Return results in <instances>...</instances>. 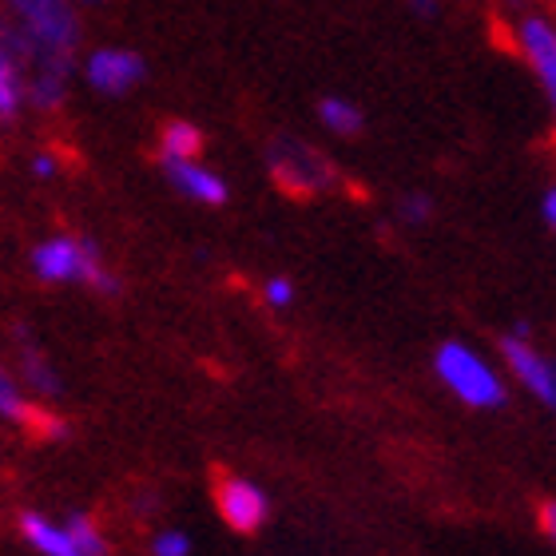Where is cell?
Returning a JSON list of instances; mask_svg holds the SVG:
<instances>
[{"instance_id": "cell-1", "label": "cell", "mask_w": 556, "mask_h": 556, "mask_svg": "<svg viewBox=\"0 0 556 556\" xmlns=\"http://www.w3.org/2000/svg\"><path fill=\"white\" fill-rule=\"evenodd\" d=\"M9 21L0 28V52L33 72H76L80 12L76 0H4Z\"/></svg>"}, {"instance_id": "cell-2", "label": "cell", "mask_w": 556, "mask_h": 556, "mask_svg": "<svg viewBox=\"0 0 556 556\" xmlns=\"http://www.w3.org/2000/svg\"><path fill=\"white\" fill-rule=\"evenodd\" d=\"M33 275L40 282H84L96 294H119L116 275L104 267L100 247L92 239H72V235H56L45 243L33 247Z\"/></svg>"}, {"instance_id": "cell-3", "label": "cell", "mask_w": 556, "mask_h": 556, "mask_svg": "<svg viewBox=\"0 0 556 556\" xmlns=\"http://www.w3.org/2000/svg\"><path fill=\"white\" fill-rule=\"evenodd\" d=\"M267 172L282 191L290 195H323L338 187L334 160H326L323 151L294 136H278L267 143Z\"/></svg>"}, {"instance_id": "cell-4", "label": "cell", "mask_w": 556, "mask_h": 556, "mask_svg": "<svg viewBox=\"0 0 556 556\" xmlns=\"http://www.w3.org/2000/svg\"><path fill=\"white\" fill-rule=\"evenodd\" d=\"M433 370H438V378L445 382V390L462 397L465 406H473V409L505 406V382H501V374L493 370L485 358H477L465 342H445V346H438Z\"/></svg>"}, {"instance_id": "cell-5", "label": "cell", "mask_w": 556, "mask_h": 556, "mask_svg": "<svg viewBox=\"0 0 556 556\" xmlns=\"http://www.w3.org/2000/svg\"><path fill=\"white\" fill-rule=\"evenodd\" d=\"M513 45L529 60V68L545 88V100L556 119V24L548 21L545 12H525V16L513 21Z\"/></svg>"}, {"instance_id": "cell-6", "label": "cell", "mask_w": 556, "mask_h": 556, "mask_svg": "<svg viewBox=\"0 0 556 556\" xmlns=\"http://www.w3.org/2000/svg\"><path fill=\"white\" fill-rule=\"evenodd\" d=\"M84 80L88 88L100 96H128L143 76H148V64L139 52L131 48H96L84 56Z\"/></svg>"}, {"instance_id": "cell-7", "label": "cell", "mask_w": 556, "mask_h": 556, "mask_svg": "<svg viewBox=\"0 0 556 556\" xmlns=\"http://www.w3.org/2000/svg\"><path fill=\"white\" fill-rule=\"evenodd\" d=\"M501 358H505V366L521 378L525 390H529L541 406H548L556 414V366L545 354H536V350L529 346V326H521V330L509 338H501Z\"/></svg>"}, {"instance_id": "cell-8", "label": "cell", "mask_w": 556, "mask_h": 556, "mask_svg": "<svg viewBox=\"0 0 556 556\" xmlns=\"http://www.w3.org/2000/svg\"><path fill=\"white\" fill-rule=\"evenodd\" d=\"M215 505H219V517L231 525L235 533H258L263 521H267V493L243 477H219L215 485Z\"/></svg>"}, {"instance_id": "cell-9", "label": "cell", "mask_w": 556, "mask_h": 556, "mask_svg": "<svg viewBox=\"0 0 556 556\" xmlns=\"http://www.w3.org/2000/svg\"><path fill=\"white\" fill-rule=\"evenodd\" d=\"M163 172H167V184H172L179 195L195 199V203H207V207L227 203V184H223V175L203 167L199 160H163Z\"/></svg>"}, {"instance_id": "cell-10", "label": "cell", "mask_w": 556, "mask_h": 556, "mask_svg": "<svg viewBox=\"0 0 556 556\" xmlns=\"http://www.w3.org/2000/svg\"><path fill=\"white\" fill-rule=\"evenodd\" d=\"M16 529H21V536L40 556H84L68 525L48 521L40 513H21V517H16Z\"/></svg>"}, {"instance_id": "cell-11", "label": "cell", "mask_w": 556, "mask_h": 556, "mask_svg": "<svg viewBox=\"0 0 556 556\" xmlns=\"http://www.w3.org/2000/svg\"><path fill=\"white\" fill-rule=\"evenodd\" d=\"M16 338H21V358H16V370H21V378L28 386H33L40 397H60V378H56V366L40 354V350L33 346V334L24 330V326H16Z\"/></svg>"}, {"instance_id": "cell-12", "label": "cell", "mask_w": 556, "mask_h": 556, "mask_svg": "<svg viewBox=\"0 0 556 556\" xmlns=\"http://www.w3.org/2000/svg\"><path fill=\"white\" fill-rule=\"evenodd\" d=\"M24 108H28V68L16 56L0 52V119L16 124Z\"/></svg>"}, {"instance_id": "cell-13", "label": "cell", "mask_w": 556, "mask_h": 556, "mask_svg": "<svg viewBox=\"0 0 556 556\" xmlns=\"http://www.w3.org/2000/svg\"><path fill=\"white\" fill-rule=\"evenodd\" d=\"M318 119H323V128L330 131V136H358L362 128H366V116H362V108L354 104V100H346V96H326L323 104H318Z\"/></svg>"}, {"instance_id": "cell-14", "label": "cell", "mask_w": 556, "mask_h": 556, "mask_svg": "<svg viewBox=\"0 0 556 556\" xmlns=\"http://www.w3.org/2000/svg\"><path fill=\"white\" fill-rule=\"evenodd\" d=\"M72 72H33L28 76V108L36 112H60L68 100Z\"/></svg>"}, {"instance_id": "cell-15", "label": "cell", "mask_w": 556, "mask_h": 556, "mask_svg": "<svg viewBox=\"0 0 556 556\" xmlns=\"http://www.w3.org/2000/svg\"><path fill=\"white\" fill-rule=\"evenodd\" d=\"M203 151V131L187 119H172L160 131V160H199Z\"/></svg>"}, {"instance_id": "cell-16", "label": "cell", "mask_w": 556, "mask_h": 556, "mask_svg": "<svg viewBox=\"0 0 556 556\" xmlns=\"http://www.w3.org/2000/svg\"><path fill=\"white\" fill-rule=\"evenodd\" d=\"M21 429H28L33 438H45V441H64V438H68V421H64L60 414H52L48 406H33V402H28V409H24Z\"/></svg>"}, {"instance_id": "cell-17", "label": "cell", "mask_w": 556, "mask_h": 556, "mask_svg": "<svg viewBox=\"0 0 556 556\" xmlns=\"http://www.w3.org/2000/svg\"><path fill=\"white\" fill-rule=\"evenodd\" d=\"M72 529V536H76V545H80L84 556H108V541L104 533H100V525L88 517V513H72L68 521H64Z\"/></svg>"}, {"instance_id": "cell-18", "label": "cell", "mask_w": 556, "mask_h": 556, "mask_svg": "<svg viewBox=\"0 0 556 556\" xmlns=\"http://www.w3.org/2000/svg\"><path fill=\"white\" fill-rule=\"evenodd\" d=\"M24 409H28V402H24L21 386L12 382V374H4V378H0V414L9 417V421H16V426H21Z\"/></svg>"}, {"instance_id": "cell-19", "label": "cell", "mask_w": 556, "mask_h": 556, "mask_svg": "<svg viewBox=\"0 0 556 556\" xmlns=\"http://www.w3.org/2000/svg\"><path fill=\"white\" fill-rule=\"evenodd\" d=\"M191 553V541L179 529H163V533L151 536V556H187Z\"/></svg>"}, {"instance_id": "cell-20", "label": "cell", "mask_w": 556, "mask_h": 556, "mask_svg": "<svg viewBox=\"0 0 556 556\" xmlns=\"http://www.w3.org/2000/svg\"><path fill=\"white\" fill-rule=\"evenodd\" d=\"M397 211H402V219L417 227V223L429 219V211H433V199H429V195H406L402 203H397Z\"/></svg>"}, {"instance_id": "cell-21", "label": "cell", "mask_w": 556, "mask_h": 556, "mask_svg": "<svg viewBox=\"0 0 556 556\" xmlns=\"http://www.w3.org/2000/svg\"><path fill=\"white\" fill-rule=\"evenodd\" d=\"M263 299H267L275 311L290 306V299H294V287H290V278H267V287H263Z\"/></svg>"}, {"instance_id": "cell-22", "label": "cell", "mask_w": 556, "mask_h": 556, "mask_svg": "<svg viewBox=\"0 0 556 556\" xmlns=\"http://www.w3.org/2000/svg\"><path fill=\"white\" fill-rule=\"evenodd\" d=\"M33 175H36V179H52V175H56V155L40 151V155L33 160Z\"/></svg>"}, {"instance_id": "cell-23", "label": "cell", "mask_w": 556, "mask_h": 556, "mask_svg": "<svg viewBox=\"0 0 556 556\" xmlns=\"http://www.w3.org/2000/svg\"><path fill=\"white\" fill-rule=\"evenodd\" d=\"M541 529H545L548 541L556 545V501H545V505H541Z\"/></svg>"}, {"instance_id": "cell-24", "label": "cell", "mask_w": 556, "mask_h": 556, "mask_svg": "<svg viewBox=\"0 0 556 556\" xmlns=\"http://www.w3.org/2000/svg\"><path fill=\"white\" fill-rule=\"evenodd\" d=\"M533 4H536V0H501V9H509L513 16H525V12H536Z\"/></svg>"}, {"instance_id": "cell-25", "label": "cell", "mask_w": 556, "mask_h": 556, "mask_svg": "<svg viewBox=\"0 0 556 556\" xmlns=\"http://www.w3.org/2000/svg\"><path fill=\"white\" fill-rule=\"evenodd\" d=\"M417 16H438V0H406Z\"/></svg>"}, {"instance_id": "cell-26", "label": "cell", "mask_w": 556, "mask_h": 556, "mask_svg": "<svg viewBox=\"0 0 556 556\" xmlns=\"http://www.w3.org/2000/svg\"><path fill=\"white\" fill-rule=\"evenodd\" d=\"M545 219H548V227L556 231V187L545 195Z\"/></svg>"}, {"instance_id": "cell-27", "label": "cell", "mask_w": 556, "mask_h": 556, "mask_svg": "<svg viewBox=\"0 0 556 556\" xmlns=\"http://www.w3.org/2000/svg\"><path fill=\"white\" fill-rule=\"evenodd\" d=\"M76 4H80V9H108L112 0H76Z\"/></svg>"}]
</instances>
